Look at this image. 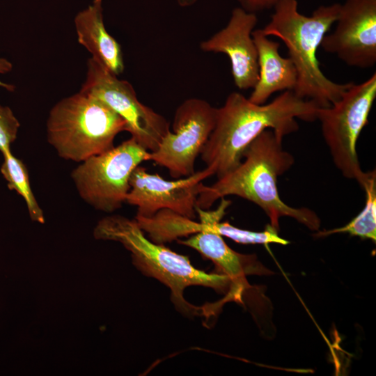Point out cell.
Wrapping results in <instances>:
<instances>
[{"label":"cell","mask_w":376,"mask_h":376,"mask_svg":"<svg viewBox=\"0 0 376 376\" xmlns=\"http://www.w3.org/2000/svg\"><path fill=\"white\" fill-rule=\"evenodd\" d=\"M376 97V74L363 83L354 84L329 107L319 108L323 139L336 167L342 175L360 185L366 172L361 169L357 152L358 138L368 123Z\"/></svg>","instance_id":"8992f818"},{"label":"cell","mask_w":376,"mask_h":376,"mask_svg":"<svg viewBox=\"0 0 376 376\" xmlns=\"http://www.w3.org/2000/svg\"><path fill=\"white\" fill-rule=\"evenodd\" d=\"M226 209L219 205L214 210H204L203 216L208 223L207 228L186 240H177L180 244L190 247L210 260L232 281L228 295L231 299L240 298L242 290L247 286L245 276L251 274H267L268 270L256 260L254 255L239 253L230 248L223 236L214 231V225L221 221Z\"/></svg>","instance_id":"4fadbf2b"},{"label":"cell","mask_w":376,"mask_h":376,"mask_svg":"<svg viewBox=\"0 0 376 376\" xmlns=\"http://www.w3.org/2000/svg\"><path fill=\"white\" fill-rule=\"evenodd\" d=\"M217 108L205 100L187 99L176 109L169 131L150 161L166 168L174 179L194 174L196 158L214 127Z\"/></svg>","instance_id":"9c48e42d"},{"label":"cell","mask_w":376,"mask_h":376,"mask_svg":"<svg viewBox=\"0 0 376 376\" xmlns=\"http://www.w3.org/2000/svg\"><path fill=\"white\" fill-rule=\"evenodd\" d=\"M150 158V152L130 137L81 162L72 171L71 178L86 203L95 210L111 213L125 203L133 171Z\"/></svg>","instance_id":"52a82bcc"},{"label":"cell","mask_w":376,"mask_h":376,"mask_svg":"<svg viewBox=\"0 0 376 376\" xmlns=\"http://www.w3.org/2000/svg\"><path fill=\"white\" fill-rule=\"evenodd\" d=\"M283 139L271 129L263 131L248 146L236 168L212 185L203 186L197 198V207L208 210L218 199L237 196L259 206L277 230L280 218L289 217L317 230L320 220L314 211L291 207L279 196L278 177L295 162L293 156L283 149Z\"/></svg>","instance_id":"7a4b0ae2"},{"label":"cell","mask_w":376,"mask_h":376,"mask_svg":"<svg viewBox=\"0 0 376 376\" xmlns=\"http://www.w3.org/2000/svg\"><path fill=\"white\" fill-rule=\"evenodd\" d=\"M80 91L117 113L125 121L131 137L150 152L159 148L170 131L169 121L141 103L131 84L118 79L91 57L87 61L86 79Z\"/></svg>","instance_id":"ba28073f"},{"label":"cell","mask_w":376,"mask_h":376,"mask_svg":"<svg viewBox=\"0 0 376 376\" xmlns=\"http://www.w3.org/2000/svg\"><path fill=\"white\" fill-rule=\"evenodd\" d=\"M320 107L311 100L285 91L269 103L257 104L237 92L228 95L217 108L214 127L201 153L203 162L217 178L236 168L248 146L263 131L281 137L299 129L297 119L317 120Z\"/></svg>","instance_id":"6da1fadb"},{"label":"cell","mask_w":376,"mask_h":376,"mask_svg":"<svg viewBox=\"0 0 376 376\" xmlns=\"http://www.w3.org/2000/svg\"><path fill=\"white\" fill-rule=\"evenodd\" d=\"M94 235L99 240L120 242L131 253L133 264L142 274L156 279L170 289L172 302L184 314L199 315L201 309L184 298L187 287L201 285L220 292L232 288L228 276L199 270L187 256L151 241L135 219L117 214L106 217L98 222Z\"/></svg>","instance_id":"277c9868"},{"label":"cell","mask_w":376,"mask_h":376,"mask_svg":"<svg viewBox=\"0 0 376 376\" xmlns=\"http://www.w3.org/2000/svg\"><path fill=\"white\" fill-rule=\"evenodd\" d=\"M20 123L10 107L0 104V152L10 151L17 138Z\"/></svg>","instance_id":"d6986e66"},{"label":"cell","mask_w":376,"mask_h":376,"mask_svg":"<svg viewBox=\"0 0 376 376\" xmlns=\"http://www.w3.org/2000/svg\"><path fill=\"white\" fill-rule=\"evenodd\" d=\"M212 175V170L206 166L189 176L167 180L139 165L131 174L125 203L137 207V217L148 218L160 210L169 209L195 219L203 181Z\"/></svg>","instance_id":"30bf717a"},{"label":"cell","mask_w":376,"mask_h":376,"mask_svg":"<svg viewBox=\"0 0 376 376\" xmlns=\"http://www.w3.org/2000/svg\"><path fill=\"white\" fill-rule=\"evenodd\" d=\"M360 186L365 191L366 201L363 210L345 226L329 230L318 232L317 237L334 233H347L362 239L376 240V172H366Z\"/></svg>","instance_id":"2e32d148"},{"label":"cell","mask_w":376,"mask_h":376,"mask_svg":"<svg viewBox=\"0 0 376 376\" xmlns=\"http://www.w3.org/2000/svg\"><path fill=\"white\" fill-rule=\"evenodd\" d=\"M334 32L320 46L349 66L373 67L376 63V0H345L340 3Z\"/></svg>","instance_id":"8fae6325"},{"label":"cell","mask_w":376,"mask_h":376,"mask_svg":"<svg viewBox=\"0 0 376 376\" xmlns=\"http://www.w3.org/2000/svg\"><path fill=\"white\" fill-rule=\"evenodd\" d=\"M280 1L281 0H238L242 9L252 13L274 8Z\"/></svg>","instance_id":"ffe728a7"},{"label":"cell","mask_w":376,"mask_h":376,"mask_svg":"<svg viewBox=\"0 0 376 376\" xmlns=\"http://www.w3.org/2000/svg\"><path fill=\"white\" fill-rule=\"evenodd\" d=\"M297 5V0H281L262 31L267 36L280 38L288 50L297 72V84L292 91L320 108L329 107L352 83L338 84L328 79L316 56L324 36L336 21L340 3L321 6L311 16L299 13Z\"/></svg>","instance_id":"3957f363"},{"label":"cell","mask_w":376,"mask_h":376,"mask_svg":"<svg viewBox=\"0 0 376 376\" xmlns=\"http://www.w3.org/2000/svg\"><path fill=\"white\" fill-rule=\"evenodd\" d=\"M102 0H93L79 12L74 23L78 42L111 73L118 76L124 70L120 44L107 31L102 15Z\"/></svg>","instance_id":"9a60e30c"},{"label":"cell","mask_w":376,"mask_h":376,"mask_svg":"<svg viewBox=\"0 0 376 376\" xmlns=\"http://www.w3.org/2000/svg\"><path fill=\"white\" fill-rule=\"evenodd\" d=\"M123 131L126 123L117 113L81 91L56 103L46 122L49 143L59 157L76 162L111 149Z\"/></svg>","instance_id":"5b68a950"},{"label":"cell","mask_w":376,"mask_h":376,"mask_svg":"<svg viewBox=\"0 0 376 376\" xmlns=\"http://www.w3.org/2000/svg\"><path fill=\"white\" fill-rule=\"evenodd\" d=\"M214 230L219 235L230 238L235 242L243 244H267L276 243L282 245L289 244V242L278 234V230L270 224L266 226L261 232L243 230L237 228L228 222H217Z\"/></svg>","instance_id":"ac0fdd59"},{"label":"cell","mask_w":376,"mask_h":376,"mask_svg":"<svg viewBox=\"0 0 376 376\" xmlns=\"http://www.w3.org/2000/svg\"><path fill=\"white\" fill-rule=\"evenodd\" d=\"M257 22L255 13L235 8L227 25L200 44L204 52L228 56L234 83L241 90L253 88L258 79V52L252 37Z\"/></svg>","instance_id":"7c38bea8"},{"label":"cell","mask_w":376,"mask_h":376,"mask_svg":"<svg viewBox=\"0 0 376 376\" xmlns=\"http://www.w3.org/2000/svg\"><path fill=\"white\" fill-rule=\"evenodd\" d=\"M13 69V64L10 61L5 58L0 56V74H6L10 72ZM0 87L6 89L8 91H13L15 90V86L13 84H7L0 81Z\"/></svg>","instance_id":"44dd1931"},{"label":"cell","mask_w":376,"mask_h":376,"mask_svg":"<svg viewBox=\"0 0 376 376\" xmlns=\"http://www.w3.org/2000/svg\"><path fill=\"white\" fill-rule=\"evenodd\" d=\"M252 37L258 52V79L249 100L263 104L276 92L293 91L297 72L292 60L281 56L279 42L269 39L262 29L253 30Z\"/></svg>","instance_id":"5bb4252c"},{"label":"cell","mask_w":376,"mask_h":376,"mask_svg":"<svg viewBox=\"0 0 376 376\" xmlns=\"http://www.w3.org/2000/svg\"><path fill=\"white\" fill-rule=\"evenodd\" d=\"M2 155L3 161L0 171L7 182L8 188L15 191L23 198L31 219L33 221L43 223L45 221L43 212L30 186L26 165L21 159L13 155L11 150Z\"/></svg>","instance_id":"e0dca14e"}]
</instances>
